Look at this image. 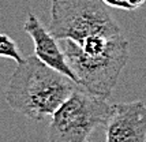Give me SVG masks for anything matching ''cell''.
<instances>
[{
    "instance_id": "cell-4",
    "label": "cell",
    "mask_w": 146,
    "mask_h": 142,
    "mask_svg": "<svg viewBox=\"0 0 146 142\" xmlns=\"http://www.w3.org/2000/svg\"><path fill=\"white\" fill-rule=\"evenodd\" d=\"M112 105L78 86L51 116L49 142H88L92 131L105 126Z\"/></svg>"
},
{
    "instance_id": "cell-5",
    "label": "cell",
    "mask_w": 146,
    "mask_h": 142,
    "mask_svg": "<svg viewBox=\"0 0 146 142\" xmlns=\"http://www.w3.org/2000/svg\"><path fill=\"white\" fill-rule=\"evenodd\" d=\"M105 142H146L143 101L113 104L105 124Z\"/></svg>"
},
{
    "instance_id": "cell-8",
    "label": "cell",
    "mask_w": 146,
    "mask_h": 142,
    "mask_svg": "<svg viewBox=\"0 0 146 142\" xmlns=\"http://www.w3.org/2000/svg\"><path fill=\"white\" fill-rule=\"evenodd\" d=\"M112 8H120L124 11H134L133 7L128 4L127 0H112Z\"/></svg>"
},
{
    "instance_id": "cell-1",
    "label": "cell",
    "mask_w": 146,
    "mask_h": 142,
    "mask_svg": "<svg viewBox=\"0 0 146 142\" xmlns=\"http://www.w3.org/2000/svg\"><path fill=\"white\" fill-rule=\"evenodd\" d=\"M79 85L36 56L25 59L11 74L6 89L10 108L40 122L52 116Z\"/></svg>"
},
{
    "instance_id": "cell-11",
    "label": "cell",
    "mask_w": 146,
    "mask_h": 142,
    "mask_svg": "<svg viewBox=\"0 0 146 142\" xmlns=\"http://www.w3.org/2000/svg\"><path fill=\"white\" fill-rule=\"evenodd\" d=\"M88 142H89V141H88Z\"/></svg>"
},
{
    "instance_id": "cell-6",
    "label": "cell",
    "mask_w": 146,
    "mask_h": 142,
    "mask_svg": "<svg viewBox=\"0 0 146 142\" xmlns=\"http://www.w3.org/2000/svg\"><path fill=\"white\" fill-rule=\"evenodd\" d=\"M23 30L33 40L36 58H38L42 63L49 66L51 68L64 74L66 77H68L75 84H78V78H76L75 72L71 68L62 45L57 42L59 40L55 38L53 34L49 32V29H46L41 23V21L30 11L27 13Z\"/></svg>"
},
{
    "instance_id": "cell-9",
    "label": "cell",
    "mask_w": 146,
    "mask_h": 142,
    "mask_svg": "<svg viewBox=\"0 0 146 142\" xmlns=\"http://www.w3.org/2000/svg\"><path fill=\"white\" fill-rule=\"evenodd\" d=\"M127 1H128V4L133 7V10L139 8V7H142L146 3V0H127Z\"/></svg>"
},
{
    "instance_id": "cell-2",
    "label": "cell",
    "mask_w": 146,
    "mask_h": 142,
    "mask_svg": "<svg viewBox=\"0 0 146 142\" xmlns=\"http://www.w3.org/2000/svg\"><path fill=\"white\" fill-rule=\"evenodd\" d=\"M60 45L78 78V85L90 94L108 100L119 75L128 60V41L117 34L97 52H85L72 40H62Z\"/></svg>"
},
{
    "instance_id": "cell-3",
    "label": "cell",
    "mask_w": 146,
    "mask_h": 142,
    "mask_svg": "<svg viewBox=\"0 0 146 142\" xmlns=\"http://www.w3.org/2000/svg\"><path fill=\"white\" fill-rule=\"evenodd\" d=\"M109 8L102 0H51L48 29L59 41L82 44L90 37L111 38L121 30Z\"/></svg>"
},
{
    "instance_id": "cell-7",
    "label": "cell",
    "mask_w": 146,
    "mask_h": 142,
    "mask_svg": "<svg viewBox=\"0 0 146 142\" xmlns=\"http://www.w3.org/2000/svg\"><path fill=\"white\" fill-rule=\"evenodd\" d=\"M0 58L13 59L17 62V64L25 62V58L19 51L17 42L4 33H0Z\"/></svg>"
},
{
    "instance_id": "cell-10",
    "label": "cell",
    "mask_w": 146,
    "mask_h": 142,
    "mask_svg": "<svg viewBox=\"0 0 146 142\" xmlns=\"http://www.w3.org/2000/svg\"><path fill=\"white\" fill-rule=\"evenodd\" d=\"M102 1H104V3H105V4H107V6H112V0H102ZM111 8H112V7H111Z\"/></svg>"
}]
</instances>
